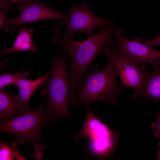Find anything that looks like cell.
I'll list each match as a JSON object with an SVG mask.
<instances>
[{
    "instance_id": "1",
    "label": "cell",
    "mask_w": 160,
    "mask_h": 160,
    "mask_svg": "<svg viewBox=\"0 0 160 160\" xmlns=\"http://www.w3.org/2000/svg\"><path fill=\"white\" fill-rule=\"evenodd\" d=\"M113 21L102 28L97 34L81 42L74 41L66 36L58 27L53 28L52 39L59 45L71 60L68 70L71 84L69 97L74 99L76 89L80 85L86 71L96 57L106 48L114 46L113 33L117 28Z\"/></svg>"
},
{
    "instance_id": "8",
    "label": "cell",
    "mask_w": 160,
    "mask_h": 160,
    "mask_svg": "<svg viewBox=\"0 0 160 160\" xmlns=\"http://www.w3.org/2000/svg\"><path fill=\"white\" fill-rule=\"evenodd\" d=\"M69 14L68 19L61 23L66 30L64 35L71 37L76 32L83 33L92 37L95 35L93 33L95 28L97 27L102 28L113 21L97 16L84 2L79 6L71 5Z\"/></svg>"
},
{
    "instance_id": "7",
    "label": "cell",
    "mask_w": 160,
    "mask_h": 160,
    "mask_svg": "<svg viewBox=\"0 0 160 160\" xmlns=\"http://www.w3.org/2000/svg\"><path fill=\"white\" fill-rule=\"evenodd\" d=\"M121 28H117L113 32L116 48L137 64H147L153 68L160 65V51L150 47L140 38L129 40L123 36Z\"/></svg>"
},
{
    "instance_id": "2",
    "label": "cell",
    "mask_w": 160,
    "mask_h": 160,
    "mask_svg": "<svg viewBox=\"0 0 160 160\" xmlns=\"http://www.w3.org/2000/svg\"><path fill=\"white\" fill-rule=\"evenodd\" d=\"M108 59L107 64L103 69L101 70L99 66L95 65L84 76L75 92L74 103L86 105L93 102L101 101L108 102L113 106L117 104L118 95L123 87L118 85L117 72L112 60Z\"/></svg>"
},
{
    "instance_id": "19",
    "label": "cell",
    "mask_w": 160,
    "mask_h": 160,
    "mask_svg": "<svg viewBox=\"0 0 160 160\" xmlns=\"http://www.w3.org/2000/svg\"><path fill=\"white\" fill-rule=\"evenodd\" d=\"M13 157L16 160H27L20 153L18 149V145L13 142L10 145Z\"/></svg>"
},
{
    "instance_id": "12",
    "label": "cell",
    "mask_w": 160,
    "mask_h": 160,
    "mask_svg": "<svg viewBox=\"0 0 160 160\" xmlns=\"http://www.w3.org/2000/svg\"><path fill=\"white\" fill-rule=\"evenodd\" d=\"M138 94L143 98V102L152 100L155 103L160 102V65L153 67Z\"/></svg>"
},
{
    "instance_id": "4",
    "label": "cell",
    "mask_w": 160,
    "mask_h": 160,
    "mask_svg": "<svg viewBox=\"0 0 160 160\" xmlns=\"http://www.w3.org/2000/svg\"><path fill=\"white\" fill-rule=\"evenodd\" d=\"M50 122L45 114L44 104L41 103L34 111L0 123V132L17 136L16 141L19 143L24 144L27 140L30 142L34 148V157L40 160L43 156V151L46 147L39 145L37 142H43L41 135L42 128Z\"/></svg>"
},
{
    "instance_id": "5",
    "label": "cell",
    "mask_w": 160,
    "mask_h": 160,
    "mask_svg": "<svg viewBox=\"0 0 160 160\" xmlns=\"http://www.w3.org/2000/svg\"><path fill=\"white\" fill-rule=\"evenodd\" d=\"M86 114L84 125L74 138L78 141L84 137L89 140L92 152L98 155L109 153L118 141V132L113 131L101 121L91 111L89 104L86 105Z\"/></svg>"
},
{
    "instance_id": "11",
    "label": "cell",
    "mask_w": 160,
    "mask_h": 160,
    "mask_svg": "<svg viewBox=\"0 0 160 160\" xmlns=\"http://www.w3.org/2000/svg\"><path fill=\"white\" fill-rule=\"evenodd\" d=\"M27 113L19 105L16 95L7 92L5 88L0 89V122Z\"/></svg>"
},
{
    "instance_id": "21",
    "label": "cell",
    "mask_w": 160,
    "mask_h": 160,
    "mask_svg": "<svg viewBox=\"0 0 160 160\" xmlns=\"http://www.w3.org/2000/svg\"><path fill=\"white\" fill-rule=\"evenodd\" d=\"M22 0H10L11 2L14 3H17L20 2Z\"/></svg>"
},
{
    "instance_id": "17",
    "label": "cell",
    "mask_w": 160,
    "mask_h": 160,
    "mask_svg": "<svg viewBox=\"0 0 160 160\" xmlns=\"http://www.w3.org/2000/svg\"><path fill=\"white\" fill-rule=\"evenodd\" d=\"M10 0H0V12L6 15L9 11H14L15 8L11 3Z\"/></svg>"
},
{
    "instance_id": "10",
    "label": "cell",
    "mask_w": 160,
    "mask_h": 160,
    "mask_svg": "<svg viewBox=\"0 0 160 160\" xmlns=\"http://www.w3.org/2000/svg\"><path fill=\"white\" fill-rule=\"evenodd\" d=\"M52 73L51 67L45 74L36 80H32L24 77L20 79L17 83L16 86L19 89V93L16 95L17 99L20 106L25 109L27 113L32 111L28 106L31 97L36 91L41 87Z\"/></svg>"
},
{
    "instance_id": "16",
    "label": "cell",
    "mask_w": 160,
    "mask_h": 160,
    "mask_svg": "<svg viewBox=\"0 0 160 160\" xmlns=\"http://www.w3.org/2000/svg\"><path fill=\"white\" fill-rule=\"evenodd\" d=\"M153 129L154 134L156 138H160V111L157 112L156 121L152 123L151 124ZM157 145L160 147V141L158 143Z\"/></svg>"
},
{
    "instance_id": "9",
    "label": "cell",
    "mask_w": 160,
    "mask_h": 160,
    "mask_svg": "<svg viewBox=\"0 0 160 160\" xmlns=\"http://www.w3.org/2000/svg\"><path fill=\"white\" fill-rule=\"evenodd\" d=\"M17 9L21 13L15 18L11 19V24L13 26L9 30V32H12L15 28L22 24L46 19L65 21L69 16V13L64 14L53 10L48 7L47 4L38 0H22Z\"/></svg>"
},
{
    "instance_id": "20",
    "label": "cell",
    "mask_w": 160,
    "mask_h": 160,
    "mask_svg": "<svg viewBox=\"0 0 160 160\" xmlns=\"http://www.w3.org/2000/svg\"><path fill=\"white\" fill-rule=\"evenodd\" d=\"M145 44L150 48H153L156 46L160 45V33L154 38L147 39Z\"/></svg>"
},
{
    "instance_id": "22",
    "label": "cell",
    "mask_w": 160,
    "mask_h": 160,
    "mask_svg": "<svg viewBox=\"0 0 160 160\" xmlns=\"http://www.w3.org/2000/svg\"><path fill=\"white\" fill-rule=\"evenodd\" d=\"M158 159L160 160V151L159 152V155H158Z\"/></svg>"
},
{
    "instance_id": "15",
    "label": "cell",
    "mask_w": 160,
    "mask_h": 160,
    "mask_svg": "<svg viewBox=\"0 0 160 160\" xmlns=\"http://www.w3.org/2000/svg\"><path fill=\"white\" fill-rule=\"evenodd\" d=\"M11 148L8 143L4 140H0V160H14Z\"/></svg>"
},
{
    "instance_id": "18",
    "label": "cell",
    "mask_w": 160,
    "mask_h": 160,
    "mask_svg": "<svg viewBox=\"0 0 160 160\" xmlns=\"http://www.w3.org/2000/svg\"><path fill=\"white\" fill-rule=\"evenodd\" d=\"M11 25V19L6 17L4 13L0 12V30H3L5 31H9V26Z\"/></svg>"
},
{
    "instance_id": "14",
    "label": "cell",
    "mask_w": 160,
    "mask_h": 160,
    "mask_svg": "<svg viewBox=\"0 0 160 160\" xmlns=\"http://www.w3.org/2000/svg\"><path fill=\"white\" fill-rule=\"evenodd\" d=\"M29 75L28 71L22 70L15 73H1L0 76V89L9 85L13 84L16 86L20 79Z\"/></svg>"
},
{
    "instance_id": "3",
    "label": "cell",
    "mask_w": 160,
    "mask_h": 160,
    "mask_svg": "<svg viewBox=\"0 0 160 160\" xmlns=\"http://www.w3.org/2000/svg\"><path fill=\"white\" fill-rule=\"evenodd\" d=\"M67 57L60 52L53 58L51 77L47 79L40 91L42 95L47 97L44 113L52 123L57 120L72 118L67 104L72 87L67 68Z\"/></svg>"
},
{
    "instance_id": "6",
    "label": "cell",
    "mask_w": 160,
    "mask_h": 160,
    "mask_svg": "<svg viewBox=\"0 0 160 160\" xmlns=\"http://www.w3.org/2000/svg\"><path fill=\"white\" fill-rule=\"evenodd\" d=\"M103 52L113 62L120 77L121 86L135 89L132 97L135 100L151 73L145 66L136 63L113 47L105 48Z\"/></svg>"
},
{
    "instance_id": "13",
    "label": "cell",
    "mask_w": 160,
    "mask_h": 160,
    "mask_svg": "<svg viewBox=\"0 0 160 160\" xmlns=\"http://www.w3.org/2000/svg\"><path fill=\"white\" fill-rule=\"evenodd\" d=\"M33 30L32 28L28 29L26 27H21L19 30V33L13 45L11 47L5 49L0 53V55L7 52L12 54L20 51H36L37 47L34 44L32 39Z\"/></svg>"
}]
</instances>
